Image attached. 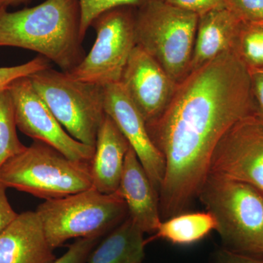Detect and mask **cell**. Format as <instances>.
<instances>
[{"mask_svg":"<svg viewBox=\"0 0 263 263\" xmlns=\"http://www.w3.org/2000/svg\"><path fill=\"white\" fill-rule=\"evenodd\" d=\"M248 67L235 50L192 71L160 117L146 127L165 162L160 194L164 220L187 212L209 174L214 150L230 128L256 113Z\"/></svg>","mask_w":263,"mask_h":263,"instance_id":"6da1fadb","label":"cell"},{"mask_svg":"<svg viewBox=\"0 0 263 263\" xmlns=\"http://www.w3.org/2000/svg\"><path fill=\"white\" fill-rule=\"evenodd\" d=\"M79 0H46L15 12L0 9V47L30 50L70 72L86 54Z\"/></svg>","mask_w":263,"mask_h":263,"instance_id":"7a4b0ae2","label":"cell"},{"mask_svg":"<svg viewBox=\"0 0 263 263\" xmlns=\"http://www.w3.org/2000/svg\"><path fill=\"white\" fill-rule=\"evenodd\" d=\"M214 216L221 248L263 257V194L248 183L209 174L198 197Z\"/></svg>","mask_w":263,"mask_h":263,"instance_id":"3957f363","label":"cell"},{"mask_svg":"<svg viewBox=\"0 0 263 263\" xmlns=\"http://www.w3.org/2000/svg\"><path fill=\"white\" fill-rule=\"evenodd\" d=\"M0 181L7 188L46 200L93 187L90 162L71 160L39 141H34L0 167Z\"/></svg>","mask_w":263,"mask_h":263,"instance_id":"277c9868","label":"cell"},{"mask_svg":"<svg viewBox=\"0 0 263 263\" xmlns=\"http://www.w3.org/2000/svg\"><path fill=\"white\" fill-rule=\"evenodd\" d=\"M35 212L53 249L72 238H102L128 216L126 202L117 192L102 193L94 187L46 200Z\"/></svg>","mask_w":263,"mask_h":263,"instance_id":"5b68a950","label":"cell"},{"mask_svg":"<svg viewBox=\"0 0 263 263\" xmlns=\"http://www.w3.org/2000/svg\"><path fill=\"white\" fill-rule=\"evenodd\" d=\"M199 16L156 1L137 10L136 43L179 83L190 73Z\"/></svg>","mask_w":263,"mask_h":263,"instance_id":"8992f818","label":"cell"},{"mask_svg":"<svg viewBox=\"0 0 263 263\" xmlns=\"http://www.w3.org/2000/svg\"><path fill=\"white\" fill-rule=\"evenodd\" d=\"M29 78L64 129L78 141L95 147L105 115L104 86L76 80L51 67Z\"/></svg>","mask_w":263,"mask_h":263,"instance_id":"52a82bcc","label":"cell"},{"mask_svg":"<svg viewBox=\"0 0 263 263\" xmlns=\"http://www.w3.org/2000/svg\"><path fill=\"white\" fill-rule=\"evenodd\" d=\"M137 10L120 7L99 15L91 26L96 32L94 45L81 63L67 73L76 80L101 86L120 82L137 46Z\"/></svg>","mask_w":263,"mask_h":263,"instance_id":"ba28073f","label":"cell"},{"mask_svg":"<svg viewBox=\"0 0 263 263\" xmlns=\"http://www.w3.org/2000/svg\"><path fill=\"white\" fill-rule=\"evenodd\" d=\"M209 174L248 183L263 194V117L250 114L227 132L213 154Z\"/></svg>","mask_w":263,"mask_h":263,"instance_id":"9c48e42d","label":"cell"},{"mask_svg":"<svg viewBox=\"0 0 263 263\" xmlns=\"http://www.w3.org/2000/svg\"><path fill=\"white\" fill-rule=\"evenodd\" d=\"M8 89L19 130L34 141L53 147L71 160L91 162L95 147L78 141L64 129L34 89L29 77L14 81Z\"/></svg>","mask_w":263,"mask_h":263,"instance_id":"30bf717a","label":"cell"},{"mask_svg":"<svg viewBox=\"0 0 263 263\" xmlns=\"http://www.w3.org/2000/svg\"><path fill=\"white\" fill-rule=\"evenodd\" d=\"M104 108L136 152L160 195L165 174L163 156L151 139L146 120L120 82L104 86Z\"/></svg>","mask_w":263,"mask_h":263,"instance_id":"8fae6325","label":"cell"},{"mask_svg":"<svg viewBox=\"0 0 263 263\" xmlns=\"http://www.w3.org/2000/svg\"><path fill=\"white\" fill-rule=\"evenodd\" d=\"M120 83L146 124L165 110L178 85L157 60L138 45L132 51Z\"/></svg>","mask_w":263,"mask_h":263,"instance_id":"7c38bea8","label":"cell"},{"mask_svg":"<svg viewBox=\"0 0 263 263\" xmlns=\"http://www.w3.org/2000/svg\"><path fill=\"white\" fill-rule=\"evenodd\" d=\"M117 193L127 205L128 216L145 233H156L162 221L160 212V195L129 147Z\"/></svg>","mask_w":263,"mask_h":263,"instance_id":"4fadbf2b","label":"cell"},{"mask_svg":"<svg viewBox=\"0 0 263 263\" xmlns=\"http://www.w3.org/2000/svg\"><path fill=\"white\" fill-rule=\"evenodd\" d=\"M56 259L36 212L18 214L0 233V263H53Z\"/></svg>","mask_w":263,"mask_h":263,"instance_id":"5bb4252c","label":"cell"},{"mask_svg":"<svg viewBox=\"0 0 263 263\" xmlns=\"http://www.w3.org/2000/svg\"><path fill=\"white\" fill-rule=\"evenodd\" d=\"M129 143L113 119L105 114L97 135L90 162L93 187L105 194L119 188Z\"/></svg>","mask_w":263,"mask_h":263,"instance_id":"9a60e30c","label":"cell"},{"mask_svg":"<svg viewBox=\"0 0 263 263\" xmlns=\"http://www.w3.org/2000/svg\"><path fill=\"white\" fill-rule=\"evenodd\" d=\"M243 22L228 8L200 15L190 72L216 57L235 50Z\"/></svg>","mask_w":263,"mask_h":263,"instance_id":"2e32d148","label":"cell"},{"mask_svg":"<svg viewBox=\"0 0 263 263\" xmlns=\"http://www.w3.org/2000/svg\"><path fill=\"white\" fill-rule=\"evenodd\" d=\"M144 232L128 216L99 242L86 263H142Z\"/></svg>","mask_w":263,"mask_h":263,"instance_id":"e0dca14e","label":"cell"},{"mask_svg":"<svg viewBox=\"0 0 263 263\" xmlns=\"http://www.w3.org/2000/svg\"><path fill=\"white\" fill-rule=\"evenodd\" d=\"M216 228L215 219L211 213L184 212L162 220L153 239H163L177 245H193Z\"/></svg>","mask_w":263,"mask_h":263,"instance_id":"ac0fdd59","label":"cell"},{"mask_svg":"<svg viewBox=\"0 0 263 263\" xmlns=\"http://www.w3.org/2000/svg\"><path fill=\"white\" fill-rule=\"evenodd\" d=\"M14 105L9 89L0 91V167L27 148L17 135Z\"/></svg>","mask_w":263,"mask_h":263,"instance_id":"d6986e66","label":"cell"},{"mask_svg":"<svg viewBox=\"0 0 263 263\" xmlns=\"http://www.w3.org/2000/svg\"><path fill=\"white\" fill-rule=\"evenodd\" d=\"M235 51L249 70L263 68V25L243 23Z\"/></svg>","mask_w":263,"mask_h":263,"instance_id":"ffe728a7","label":"cell"},{"mask_svg":"<svg viewBox=\"0 0 263 263\" xmlns=\"http://www.w3.org/2000/svg\"><path fill=\"white\" fill-rule=\"evenodd\" d=\"M156 1L165 0H79L81 10V37L84 40L92 22L107 10L120 7H131L140 9Z\"/></svg>","mask_w":263,"mask_h":263,"instance_id":"44dd1931","label":"cell"},{"mask_svg":"<svg viewBox=\"0 0 263 263\" xmlns=\"http://www.w3.org/2000/svg\"><path fill=\"white\" fill-rule=\"evenodd\" d=\"M49 63V60L40 55L22 65L0 67V91L9 89L10 85L19 79L51 67Z\"/></svg>","mask_w":263,"mask_h":263,"instance_id":"7402d4cb","label":"cell"},{"mask_svg":"<svg viewBox=\"0 0 263 263\" xmlns=\"http://www.w3.org/2000/svg\"><path fill=\"white\" fill-rule=\"evenodd\" d=\"M227 7L243 23L263 25V0H227Z\"/></svg>","mask_w":263,"mask_h":263,"instance_id":"603a6c76","label":"cell"},{"mask_svg":"<svg viewBox=\"0 0 263 263\" xmlns=\"http://www.w3.org/2000/svg\"><path fill=\"white\" fill-rule=\"evenodd\" d=\"M101 238H79L67 252L53 263H86L88 257Z\"/></svg>","mask_w":263,"mask_h":263,"instance_id":"cb8c5ba5","label":"cell"},{"mask_svg":"<svg viewBox=\"0 0 263 263\" xmlns=\"http://www.w3.org/2000/svg\"><path fill=\"white\" fill-rule=\"evenodd\" d=\"M166 3L200 16L212 10L228 8L227 0H165Z\"/></svg>","mask_w":263,"mask_h":263,"instance_id":"d4e9b609","label":"cell"},{"mask_svg":"<svg viewBox=\"0 0 263 263\" xmlns=\"http://www.w3.org/2000/svg\"><path fill=\"white\" fill-rule=\"evenodd\" d=\"M209 263H263V257L234 253L221 247L213 252Z\"/></svg>","mask_w":263,"mask_h":263,"instance_id":"484cf974","label":"cell"},{"mask_svg":"<svg viewBox=\"0 0 263 263\" xmlns=\"http://www.w3.org/2000/svg\"><path fill=\"white\" fill-rule=\"evenodd\" d=\"M249 70L256 111L263 117V68Z\"/></svg>","mask_w":263,"mask_h":263,"instance_id":"4316f807","label":"cell"},{"mask_svg":"<svg viewBox=\"0 0 263 263\" xmlns=\"http://www.w3.org/2000/svg\"><path fill=\"white\" fill-rule=\"evenodd\" d=\"M6 189V186L0 181V233L18 215L8 201Z\"/></svg>","mask_w":263,"mask_h":263,"instance_id":"83f0119b","label":"cell"},{"mask_svg":"<svg viewBox=\"0 0 263 263\" xmlns=\"http://www.w3.org/2000/svg\"><path fill=\"white\" fill-rule=\"evenodd\" d=\"M28 1L29 0H0V9L2 8L8 9V7L19 5Z\"/></svg>","mask_w":263,"mask_h":263,"instance_id":"f1b7e54d","label":"cell"}]
</instances>
